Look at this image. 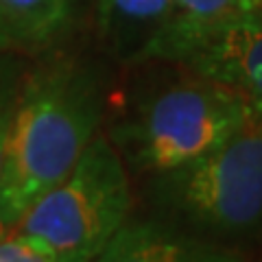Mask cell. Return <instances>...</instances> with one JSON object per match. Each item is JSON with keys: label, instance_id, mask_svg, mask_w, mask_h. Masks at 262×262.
<instances>
[{"label": "cell", "instance_id": "obj_1", "mask_svg": "<svg viewBox=\"0 0 262 262\" xmlns=\"http://www.w3.org/2000/svg\"><path fill=\"white\" fill-rule=\"evenodd\" d=\"M107 90L103 68L53 55L27 70L0 170V238L72 170L101 134Z\"/></svg>", "mask_w": 262, "mask_h": 262}, {"label": "cell", "instance_id": "obj_2", "mask_svg": "<svg viewBox=\"0 0 262 262\" xmlns=\"http://www.w3.org/2000/svg\"><path fill=\"white\" fill-rule=\"evenodd\" d=\"M162 216L203 238L238 247L262 234V110L249 103L238 129L216 149L144 179Z\"/></svg>", "mask_w": 262, "mask_h": 262}, {"label": "cell", "instance_id": "obj_3", "mask_svg": "<svg viewBox=\"0 0 262 262\" xmlns=\"http://www.w3.org/2000/svg\"><path fill=\"white\" fill-rule=\"evenodd\" d=\"M186 72L138 96L105 134L127 170L142 179L216 149L238 129L249 107L229 88Z\"/></svg>", "mask_w": 262, "mask_h": 262}, {"label": "cell", "instance_id": "obj_4", "mask_svg": "<svg viewBox=\"0 0 262 262\" xmlns=\"http://www.w3.org/2000/svg\"><path fill=\"white\" fill-rule=\"evenodd\" d=\"M134 208L129 170L105 134L94 140L59 184L24 212L13 236L48 262H92Z\"/></svg>", "mask_w": 262, "mask_h": 262}, {"label": "cell", "instance_id": "obj_5", "mask_svg": "<svg viewBox=\"0 0 262 262\" xmlns=\"http://www.w3.org/2000/svg\"><path fill=\"white\" fill-rule=\"evenodd\" d=\"M92 262H247L238 247L196 236L162 216H129Z\"/></svg>", "mask_w": 262, "mask_h": 262}, {"label": "cell", "instance_id": "obj_6", "mask_svg": "<svg viewBox=\"0 0 262 262\" xmlns=\"http://www.w3.org/2000/svg\"><path fill=\"white\" fill-rule=\"evenodd\" d=\"M179 66L262 110V13L216 31Z\"/></svg>", "mask_w": 262, "mask_h": 262}, {"label": "cell", "instance_id": "obj_7", "mask_svg": "<svg viewBox=\"0 0 262 262\" xmlns=\"http://www.w3.org/2000/svg\"><path fill=\"white\" fill-rule=\"evenodd\" d=\"M256 13H262V0H173L170 18L146 61L182 63L203 39Z\"/></svg>", "mask_w": 262, "mask_h": 262}, {"label": "cell", "instance_id": "obj_8", "mask_svg": "<svg viewBox=\"0 0 262 262\" xmlns=\"http://www.w3.org/2000/svg\"><path fill=\"white\" fill-rule=\"evenodd\" d=\"M173 11V0H98L96 27L116 61L144 63Z\"/></svg>", "mask_w": 262, "mask_h": 262}, {"label": "cell", "instance_id": "obj_9", "mask_svg": "<svg viewBox=\"0 0 262 262\" xmlns=\"http://www.w3.org/2000/svg\"><path fill=\"white\" fill-rule=\"evenodd\" d=\"M72 20V0H0V24L15 51H44Z\"/></svg>", "mask_w": 262, "mask_h": 262}, {"label": "cell", "instance_id": "obj_10", "mask_svg": "<svg viewBox=\"0 0 262 262\" xmlns=\"http://www.w3.org/2000/svg\"><path fill=\"white\" fill-rule=\"evenodd\" d=\"M24 75H27V68L20 57L13 55V51H0V170H3L7 138H9Z\"/></svg>", "mask_w": 262, "mask_h": 262}, {"label": "cell", "instance_id": "obj_11", "mask_svg": "<svg viewBox=\"0 0 262 262\" xmlns=\"http://www.w3.org/2000/svg\"><path fill=\"white\" fill-rule=\"evenodd\" d=\"M0 51H15L13 48V44H11V39H9V35H7V31H5V27L0 24Z\"/></svg>", "mask_w": 262, "mask_h": 262}]
</instances>
